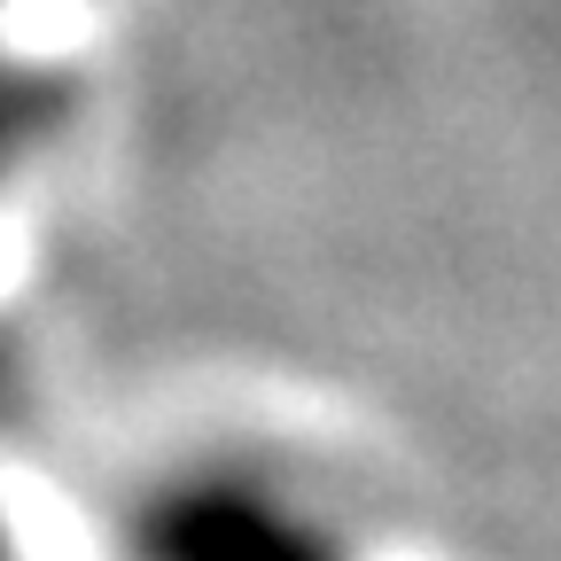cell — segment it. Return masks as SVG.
Returning <instances> with one entry per match:
<instances>
[{
    "label": "cell",
    "instance_id": "obj_1",
    "mask_svg": "<svg viewBox=\"0 0 561 561\" xmlns=\"http://www.w3.org/2000/svg\"><path fill=\"white\" fill-rule=\"evenodd\" d=\"M140 561H335V546L280 491L195 483L140 523Z\"/></svg>",
    "mask_w": 561,
    "mask_h": 561
},
{
    "label": "cell",
    "instance_id": "obj_2",
    "mask_svg": "<svg viewBox=\"0 0 561 561\" xmlns=\"http://www.w3.org/2000/svg\"><path fill=\"white\" fill-rule=\"evenodd\" d=\"M0 561H9V546H0Z\"/></svg>",
    "mask_w": 561,
    "mask_h": 561
}]
</instances>
